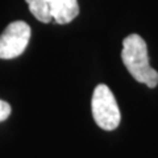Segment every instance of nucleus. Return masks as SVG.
Returning <instances> with one entry per match:
<instances>
[{"label":"nucleus","instance_id":"f257e3e1","mask_svg":"<svg viewBox=\"0 0 158 158\" xmlns=\"http://www.w3.org/2000/svg\"><path fill=\"white\" fill-rule=\"evenodd\" d=\"M121 59L135 81L144 83L149 88L158 85V73L149 65L146 42L138 34H129L124 38Z\"/></svg>","mask_w":158,"mask_h":158},{"label":"nucleus","instance_id":"f03ea898","mask_svg":"<svg viewBox=\"0 0 158 158\" xmlns=\"http://www.w3.org/2000/svg\"><path fill=\"white\" fill-rule=\"evenodd\" d=\"M29 11L41 23L69 24L78 16V0H25Z\"/></svg>","mask_w":158,"mask_h":158},{"label":"nucleus","instance_id":"7ed1b4c3","mask_svg":"<svg viewBox=\"0 0 158 158\" xmlns=\"http://www.w3.org/2000/svg\"><path fill=\"white\" fill-rule=\"evenodd\" d=\"M91 110L94 120L102 129L113 131L120 124V110L108 86L98 85L95 87L91 100Z\"/></svg>","mask_w":158,"mask_h":158},{"label":"nucleus","instance_id":"20e7f679","mask_svg":"<svg viewBox=\"0 0 158 158\" xmlns=\"http://www.w3.org/2000/svg\"><path fill=\"white\" fill-rule=\"evenodd\" d=\"M31 40V28L24 21H13L0 34V59L21 56Z\"/></svg>","mask_w":158,"mask_h":158},{"label":"nucleus","instance_id":"39448f33","mask_svg":"<svg viewBox=\"0 0 158 158\" xmlns=\"http://www.w3.org/2000/svg\"><path fill=\"white\" fill-rule=\"evenodd\" d=\"M11 106L8 104L7 102L4 100H0V123L7 120V118L9 117V115H11Z\"/></svg>","mask_w":158,"mask_h":158}]
</instances>
